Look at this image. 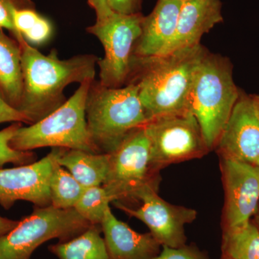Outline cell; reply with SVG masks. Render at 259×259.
I'll return each mask as SVG.
<instances>
[{
    "instance_id": "cell-1",
    "label": "cell",
    "mask_w": 259,
    "mask_h": 259,
    "mask_svg": "<svg viewBox=\"0 0 259 259\" xmlns=\"http://www.w3.org/2000/svg\"><path fill=\"white\" fill-rule=\"evenodd\" d=\"M18 42L21 49L23 81L18 111L25 117L28 125L41 120L65 103L66 87L95 79L100 58L93 54L62 60L55 49L44 55L23 37Z\"/></svg>"
},
{
    "instance_id": "cell-2",
    "label": "cell",
    "mask_w": 259,
    "mask_h": 259,
    "mask_svg": "<svg viewBox=\"0 0 259 259\" xmlns=\"http://www.w3.org/2000/svg\"><path fill=\"white\" fill-rule=\"evenodd\" d=\"M202 44L155 57L134 56L127 83L138 88L148 121L190 111L191 89L199 63L207 52Z\"/></svg>"
},
{
    "instance_id": "cell-3",
    "label": "cell",
    "mask_w": 259,
    "mask_h": 259,
    "mask_svg": "<svg viewBox=\"0 0 259 259\" xmlns=\"http://www.w3.org/2000/svg\"><path fill=\"white\" fill-rule=\"evenodd\" d=\"M92 142L99 153H111L135 129L148 120L134 83L110 88L94 79L86 101Z\"/></svg>"
},
{
    "instance_id": "cell-4",
    "label": "cell",
    "mask_w": 259,
    "mask_h": 259,
    "mask_svg": "<svg viewBox=\"0 0 259 259\" xmlns=\"http://www.w3.org/2000/svg\"><path fill=\"white\" fill-rule=\"evenodd\" d=\"M241 92L233 80L231 60L207 51L194 75L189 110L198 120L209 149L215 148Z\"/></svg>"
},
{
    "instance_id": "cell-5",
    "label": "cell",
    "mask_w": 259,
    "mask_h": 259,
    "mask_svg": "<svg viewBox=\"0 0 259 259\" xmlns=\"http://www.w3.org/2000/svg\"><path fill=\"white\" fill-rule=\"evenodd\" d=\"M94 79L80 83L74 95L41 120L18 129L10 146L20 151L44 147L99 153L92 142L86 119V101Z\"/></svg>"
},
{
    "instance_id": "cell-6",
    "label": "cell",
    "mask_w": 259,
    "mask_h": 259,
    "mask_svg": "<svg viewBox=\"0 0 259 259\" xmlns=\"http://www.w3.org/2000/svg\"><path fill=\"white\" fill-rule=\"evenodd\" d=\"M91 225L74 208L35 207L31 214L0 237V259H30L42 243L52 239L69 241Z\"/></svg>"
},
{
    "instance_id": "cell-7",
    "label": "cell",
    "mask_w": 259,
    "mask_h": 259,
    "mask_svg": "<svg viewBox=\"0 0 259 259\" xmlns=\"http://www.w3.org/2000/svg\"><path fill=\"white\" fill-rule=\"evenodd\" d=\"M153 171L172 163L203 157L209 149L195 116L190 111L161 116L144 125Z\"/></svg>"
},
{
    "instance_id": "cell-8",
    "label": "cell",
    "mask_w": 259,
    "mask_h": 259,
    "mask_svg": "<svg viewBox=\"0 0 259 259\" xmlns=\"http://www.w3.org/2000/svg\"><path fill=\"white\" fill-rule=\"evenodd\" d=\"M109 154L108 171L102 187L112 202H136V195L144 187H158L159 176L151 168L150 142L144 125L127 135Z\"/></svg>"
},
{
    "instance_id": "cell-9",
    "label": "cell",
    "mask_w": 259,
    "mask_h": 259,
    "mask_svg": "<svg viewBox=\"0 0 259 259\" xmlns=\"http://www.w3.org/2000/svg\"><path fill=\"white\" fill-rule=\"evenodd\" d=\"M144 17L142 13L126 15L113 13L87 28L105 50V56L97 62L100 82L104 86L119 88L127 83Z\"/></svg>"
},
{
    "instance_id": "cell-10",
    "label": "cell",
    "mask_w": 259,
    "mask_h": 259,
    "mask_svg": "<svg viewBox=\"0 0 259 259\" xmlns=\"http://www.w3.org/2000/svg\"><path fill=\"white\" fill-rule=\"evenodd\" d=\"M136 202L140 203L138 208L120 202L112 203L130 217L145 223L161 246L177 248L186 244L185 226L195 221V209L168 203L158 196L157 186L144 187L136 195Z\"/></svg>"
},
{
    "instance_id": "cell-11",
    "label": "cell",
    "mask_w": 259,
    "mask_h": 259,
    "mask_svg": "<svg viewBox=\"0 0 259 259\" xmlns=\"http://www.w3.org/2000/svg\"><path fill=\"white\" fill-rule=\"evenodd\" d=\"M225 190L223 229L243 226L254 216L259 204V168L221 157Z\"/></svg>"
},
{
    "instance_id": "cell-12",
    "label": "cell",
    "mask_w": 259,
    "mask_h": 259,
    "mask_svg": "<svg viewBox=\"0 0 259 259\" xmlns=\"http://www.w3.org/2000/svg\"><path fill=\"white\" fill-rule=\"evenodd\" d=\"M220 157L255 165L259 160V108L254 95L241 92L218 139Z\"/></svg>"
},
{
    "instance_id": "cell-13",
    "label": "cell",
    "mask_w": 259,
    "mask_h": 259,
    "mask_svg": "<svg viewBox=\"0 0 259 259\" xmlns=\"http://www.w3.org/2000/svg\"><path fill=\"white\" fill-rule=\"evenodd\" d=\"M59 148H52L40 161L11 168H0V205L9 209L18 200L35 207L51 206L49 181Z\"/></svg>"
},
{
    "instance_id": "cell-14",
    "label": "cell",
    "mask_w": 259,
    "mask_h": 259,
    "mask_svg": "<svg viewBox=\"0 0 259 259\" xmlns=\"http://www.w3.org/2000/svg\"><path fill=\"white\" fill-rule=\"evenodd\" d=\"M223 21L221 0L184 2L179 15L176 32L161 56L201 44V38L204 34Z\"/></svg>"
},
{
    "instance_id": "cell-15",
    "label": "cell",
    "mask_w": 259,
    "mask_h": 259,
    "mask_svg": "<svg viewBox=\"0 0 259 259\" xmlns=\"http://www.w3.org/2000/svg\"><path fill=\"white\" fill-rule=\"evenodd\" d=\"M102 233L110 259H151L161 245L151 233H140L114 215L107 207L101 223Z\"/></svg>"
},
{
    "instance_id": "cell-16",
    "label": "cell",
    "mask_w": 259,
    "mask_h": 259,
    "mask_svg": "<svg viewBox=\"0 0 259 259\" xmlns=\"http://www.w3.org/2000/svg\"><path fill=\"white\" fill-rule=\"evenodd\" d=\"M182 2L158 0L151 14L144 17L141 34L136 42L134 56H161L176 32Z\"/></svg>"
},
{
    "instance_id": "cell-17",
    "label": "cell",
    "mask_w": 259,
    "mask_h": 259,
    "mask_svg": "<svg viewBox=\"0 0 259 259\" xmlns=\"http://www.w3.org/2000/svg\"><path fill=\"white\" fill-rule=\"evenodd\" d=\"M23 85L20 44L0 29V98L18 110Z\"/></svg>"
},
{
    "instance_id": "cell-18",
    "label": "cell",
    "mask_w": 259,
    "mask_h": 259,
    "mask_svg": "<svg viewBox=\"0 0 259 259\" xmlns=\"http://www.w3.org/2000/svg\"><path fill=\"white\" fill-rule=\"evenodd\" d=\"M110 154L60 148L57 161L83 187L102 186L108 171Z\"/></svg>"
},
{
    "instance_id": "cell-19",
    "label": "cell",
    "mask_w": 259,
    "mask_h": 259,
    "mask_svg": "<svg viewBox=\"0 0 259 259\" xmlns=\"http://www.w3.org/2000/svg\"><path fill=\"white\" fill-rule=\"evenodd\" d=\"M102 233L101 225H91L69 241L49 245V250L59 259H110Z\"/></svg>"
},
{
    "instance_id": "cell-20",
    "label": "cell",
    "mask_w": 259,
    "mask_h": 259,
    "mask_svg": "<svg viewBox=\"0 0 259 259\" xmlns=\"http://www.w3.org/2000/svg\"><path fill=\"white\" fill-rule=\"evenodd\" d=\"M222 252L229 259H259V229L254 222L223 229Z\"/></svg>"
},
{
    "instance_id": "cell-21",
    "label": "cell",
    "mask_w": 259,
    "mask_h": 259,
    "mask_svg": "<svg viewBox=\"0 0 259 259\" xmlns=\"http://www.w3.org/2000/svg\"><path fill=\"white\" fill-rule=\"evenodd\" d=\"M57 156L53 163L49 181L51 205L57 209L74 208L85 187L58 163Z\"/></svg>"
},
{
    "instance_id": "cell-22",
    "label": "cell",
    "mask_w": 259,
    "mask_h": 259,
    "mask_svg": "<svg viewBox=\"0 0 259 259\" xmlns=\"http://www.w3.org/2000/svg\"><path fill=\"white\" fill-rule=\"evenodd\" d=\"M112 199L102 186L87 187L74 208L92 225H101Z\"/></svg>"
},
{
    "instance_id": "cell-23",
    "label": "cell",
    "mask_w": 259,
    "mask_h": 259,
    "mask_svg": "<svg viewBox=\"0 0 259 259\" xmlns=\"http://www.w3.org/2000/svg\"><path fill=\"white\" fill-rule=\"evenodd\" d=\"M22 125V122H13L0 131V168L7 163L21 166L36 161V154L32 151H18L10 146L12 139Z\"/></svg>"
},
{
    "instance_id": "cell-24",
    "label": "cell",
    "mask_w": 259,
    "mask_h": 259,
    "mask_svg": "<svg viewBox=\"0 0 259 259\" xmlns=\"http://www.w3.org/2000/svg\"><path fill=\"white\" fill-rule=\"evenodd\" d=\"M35 8L31 0H0V29H6L14 38L16 32L13 15L16 10Z\"/></svg>"
},
{
    "instance_id": "cell-25",
    "label": "cell",
    "mask_w": 259,
    "mask_h": 259,
    "mask_svg": "<svg viewBox=\"0 0 259 259\" xmlns=\"http://www.w3.org/2000/svg\"><path fill=\"white\" fill-rule=\"evenodd\" d=\"M151 259H210L207 253L202 251L193 245L182 246H162V250L157 255Z\"/></svg>"
},
{
    "instance_id": "cell-26",
    "label": "cell",
    "mask_w": 259,
    "mask_h": 259,
    "mask_svg": "<svg viewBox=\"0 0 259 259\" xmlns=\"http://www.w3.org/2000/svg\"><path fill=\"white\" fill-rule=\"evenodd\" d=\"M52 23L44 17L40 16L36 23L23 34V38L30 45L42 46L50 40L53 35Z\"/></svg>"
},
{
    "instance_id": "cell-27",
    "label": "cell",
    "mask_w": 259,
    "mask_h": 259,
    "mask_svg": "<svg viewBox=\"0 0 259 259\" xmlns=\"http://www.w3.org/2000/svg\"><path fill=\"white\" fill-rule=\"evenodd\" d=\"M41 16L35 8H23L15 10L13 15V22L16 35L14 38L18 41L23 38V35L36 23Z\"/></svg>"
},
{
    "instance_id": "cell-28",
    "label": "cell",
    "mask_w": 259,
    "mask_h": 259,
    "mask_svg": "<svg viewBox=\"0 0 259 259\" xmlns=\"http://www.w3.org/2000/svg\"><path fill=\"white\" fill-rule=\"evenodd\" d=\"M107 4L113 13L135 15L141 13L142 0H107Z\"/></svg>"
},
{
    "instance_id": "cell-29",
    "label": "cell",
    "mask_w": 259,
    "mask_h": 259,
    "mask_svg": "<svg viewBox=\"0 0 259 259\" xmlns=\"http://www.w3.org/2000/svg\"><path fill=\"white\" fill-rule=\"evenodd\" d=\"M12 122L28 124V121L20 112L0 98V124Z\"/></svg>"
},
{
    "instance_id": "cell-30",
    "label": "cell",
    "mask_w": 259,
    "mask_h": 259,
    "mask_svg": "<svg viewBox=\"0 0 259 259\" xmlns=\"http://www.w3.org/2000/svg\"><path fill=\"white\" fill-rule=\"evenodd\" d=\"M89 5L95 10L96 20H101L113 13L109 8L107 0H88Z\"/></svg>"
},
{
    "instance_id": "cell-31",
    "label": "cell",
    "mask_w": 259,
    "mask_h": 259,
    "mask_svg": "<svg viewBox=\"0 0 259 259\" xmlns=\"http://www.w3.org/2000/svg\"><path fill=\"white\" fill-rule=\"evenodd\" d=\"M18 223L19 221L8 219V218L0 216V237L4 236L8 232L13 230L18 224Z\"/></svg>"
},
{
    "instance_id": "cell-32",
    "label": "cell",
    "mask_w": 259,
    "mask_h": 259,
    "mask_svg": "<svg viewBox=\"0 0 259 259\" xmlns=\"http://www.w3.org/2000/svg\"><path fill=\"white\" fill-rule=\"evenodd\" d=\"M254 218H255L254 223L255 224V226L258 227V228L259 229V204H258V208H257L256 212H255V213Z\"/></svg>"
},
{
    "instance_id": "cell-33",
    "label": "cell",
    "mask_w": 259,
    "mask_h": 259,
    "mask_svg": "<svg viewBox=\"0 0 259 259\" xmlns=\"http://www.w3.org/2000/svg\"><path fill=\"white\" fill-rule=\"evenodd\" d=\"M255 100H256L257 104H258V106L259 108V95H254Z\"/></svg>"
},
{
    "instance_id": "cell-34",
    "label": "cell",
    "mask_w": 259,
    "mask_h": 259,
    "mask_svg": "<svg viewBox=\"0 0 259 259\" xmlns=\"http://www.w3.org/2000/svg\"><path fill=\"white\" fill-rule=\"evenodd\" d=\"M255 165H256V166H258L259 168V160L258 161H257V163H255Z\"/></svg>"
},
{
    "instance_id": "cell-35",
    "label": "cell",
    "mask_w": 259,
    "mask_h": 259,
    "mask_svg": "<svg viewBox=\"0 0 259 259\" xmlns=\"http://www.w3.org/2000/svg\"><path fill=\"white\" fill-rule=\"evenodd\" d=\"M221 259H229V258H227V257L224 256V255H222V258H221Z\"/></svg>"
},
{
    "instance_id": "cell-36",
    "label": "cell",
    "mask_w": 259,
    "mask_h": 259,
    "mask_svg": "<svg viewBox=\"0 0 259 259\" xmlns=\"http://www.w3.org/2000/svg\"><path fill=\"white\" fill-rule=\"evenodd\" d=\"M180 1H182V3H184V2L190 1V0H180Z\"/></svg>"
}]
</instances>
